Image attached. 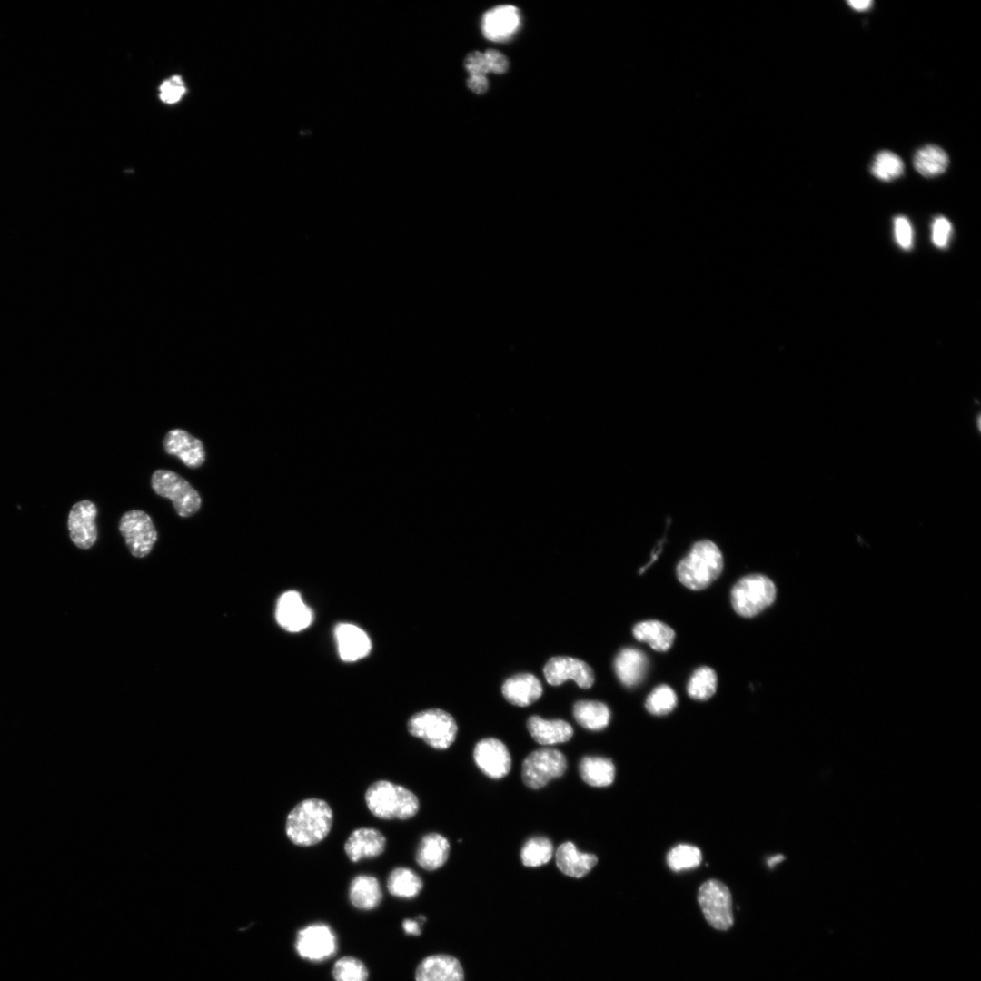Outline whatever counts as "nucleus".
I'll use <instances>...</instances> for the list:
<instances>
[{
  "instance_id": "nucleus-9",
  "label": "nucleus",
  "mask_w": 981,
  "mask_h": 981,
  "mask_svg": "<svg viewBox=\"0 0 981 981\" xmlns=\"http://www.w3.org/2000/svg\"><path fill=\"white\" fill-rule=\"evenodd\" d=\"M119 530L134 557L143 558L148 555L157 540V532L151 517L140 510L126 511L121 517Z\"/></svg>"
},
{
  "instance_id": "nucleus-15",
  "label": "nucleus",
  "mask_w": 981,
  "mask_h": 981,
  "mask_svg": "<svg viewBox=\"0 0 981 981\" xmlns=\"http://www.w3.org/2000/svg\"><path fill=\"white\" fill-rule=\"evenodd\" d=\"M163 443L166 453L179 458L189 468H198L205 460L202 441L184 430L169 431Z\"/></svg>"
},
{
  "instance_id": "nucleus-45",
  "label": "nucleus",
  "mask_w": 981,
  "mask_h": 981,
  "mask_svg": "<svg viewBox=\"0 0 981 981\" xmlns=\"http://www.w3.org/2000/svg\"><path fill=\"white\" fill-rule=\"evenodd\" d=\"M781 859H782V857H781V856H775V857H770V858H769V859L768 860V865L769 867H773V866H774V865H775L776 863H778V862H779V861H780Z\"/></svg>"
},
{
  "instance_id": "nucleus-22",
  "label": "nucleus",
  "mask_w": 981,
  "mask_h": 981,
  "mask_svg": "<svg viewBox=\"0 0 981 981\" xmlns=\"http://www.w3.org/2000/svg\"><path fill=\"white\" fill-rule=\"evenodd\" d=\"M594 854L583 853L577 849L574 843H562L556 851V865L565 875L580 878L586 876L597 864Z\"/></svg>"
},
{
  "instance_id": "nucleus-25",
  "label": "nucleus",
  "mask_w": 981,
  "mask_h": 981,
  "mask_svg": "<svg viewBox=\"0 0 981 981\" xmlns=\"http://www.w3.org/2000/svg\"><path fill=\"white\" fill-rule=\"evenodd\" d=\"M351 903L359 909L371 910L379 906L382 892L378 879L369 875L355 877L349 887Z\"/></svg>"
},
{
  "instance_id": "nucleus-30",
  "label": "nucleus",
  "mask_w": 981,
  "mask_h": 981,
  "mask_svg": "<svg viewBox=\"0 0 981 981\" xmlns=\"http://www.w3.org/2000/svg\"><path fill=\"white\" fill-rule=\"evenodd\" d=\"M419 875L408 867H396L389 875L387 888L391 895L401 898H413L422 889Z\"/></svg>"
},
{
  "instance_id": "nucleus-19",
  "label": "nucleus",
  "mask_w": 981,
  "mask_h": 981,
  "mask_svg": "<svg viewBox=\"0 0 981 981\" xmlns=\"http://www.w3.org/2000/svg\"><path fill=\"white\" fill-rule=\"evenodd\" d=\"M519 10L512 5H501L487 12L482 19L484 35L493 41L508 39L519 27Z\"/></svg>"
},
{
  "instance_id": "nucleus-43",
  "label": "nucleus",
  "mask_w": 981,
  "mask_h": 981,
  "mask_svg": "<svg viewBox=\"0 0 981 981\" xmlns=\"http://www.w3.org/2000/svg\"><path fill=\"white\" fill-rule=\"evenodd\" d=\"M403 930L408 935L419 936L421 934L420 922L405 919L402 923Z\"/></svg>"
},
{
  "instance_id": "nucleus-40",
  "label": "nucleus",
  "mask_w": 981,
  "mask_h": 981,
  "mask_svg": "<svg viewBox=\"0 0 981 981\" xmlns=\"http://www.w3.org/2000/svg\"><path fill=\"white\" fill-rule=\"evenodd\" d=\"M465 67L470 75H486L490 72L484 53H470L465 59Z\"/></svg>"
},
{
  "instance_id": "nucleus-37",
  "label": "nucleus",
  "mask_w": 981,
  "mask_h": 981,
  "mask_svg": "<svg viewBox=\"0 0 981 981\" xmlns=\"http://www.w3.org/2000/svg\"><path fill=\"white\" fill-rule=\"evenodd\" d=\"M895 239L899 247L909 250L913 245V229L907 218L899 215L894 219Z\"/></svg>"
},
{
  "instance_id": "nucleus-41",
  "label": "nucleus",
  "mask_w": 981,
  "mask_h": 981,
  "mask_svg": "<svg viewBox=\"0 0 981 981\" xmlns=\"http://www.w3.org/2000/svg\"><path fill=\"white\" fill-rule=\"evenodd\" d=\"M484 54L490 72L491 71L495 74H503L507 71L509 62L501 53L493 49H489L484 53Z\"/></svg>"
},
{
  "instance_id": "nucleus-35",
  "label": "nucleus",
  "mask_w": 981,
  "mask_h": 981,
  "mask_svg": "<svg viewBox=\"0 0 981 981\" xmlns=\"http://www.w3.org/2000/svg\"><path fill=\"white\" fill-rule=\"evenodd\" d=\"M677 706V695L669 685L656 687L647 697L646 709L652 715L663 716L671 712Z\"/></svg>"
},
{
  "instance_id": "nucleus-17",
  "label": "nucleus",
  "mask_w": 981,
  "mask_h": 981,
  "mask_svg": "<svg viewBox=\"0 0 981 981\" xmlns=\"http://www.w3.org/2000/svg\"><path fill=\"white\" fill-rule=\"evenodd\" d=\"M386 837L372 827H360L352 831L344 844V851L352 862L378 857L383 853Z\"/></svg>"
},
{
  "instance_id": "nucleus-10",
  "label": "nucleus",
  "mask_w": 981,
  "mask_h": 981,
  "mask_svg": "<svg viewBox=\"0 0 981 981\" xmlns=\"http://www.w3.org/2000/svg\"><path fill=\"white\" fill-rule=\"evenodd\" d=\"M295 948L301 957L312 962H321L331 958L335 954L337 939L328 925L312 924L298 932Z\"/></svg>"
},
{
  "instance_id": "nucleus-5",
  "label": "nucleus",
  "mask_w": 981,
  "mask_h": 981,
  "mask_svg": "<svg viewBox=\"0 0 981 981\" xmlns=\"http://www.w3.org/2000/svg\"><path fill=\"white\" fill-rule=\"evenodd\" d=\"M411 735L421 738L435 749H446L455 740L458 726L453 717L439 708H430L412 715L407 723Z\"/></svg>"
},
{
  "instance_id": "nucleus-29",
  "label": "nucleus",
  "mask_w": 981,
  "mask_h": 981,
  "mask_svg": "<svg viewBox=\"0 0 981 981\" xmlns=\"http://www.w3.org/2000/svg\"><path fill=\"white\" fill-rule=\"evenodd\" d=\"M915 169L923 176L933 177L943 173L949 164V158L944 149L937 145L927 144L918 149L913 158Z\"/></svg>"
},
{
  "instance_id": "nucleus-21",
  "label": "nucleus",
  "mask_w": 981,
  "mask_h": 981,
  "mask_svg": "<svg viewBox=\"0 0 981 981\" xmlns=\"http://www.w3.org/2000/svg\"><path fill=\"white\" fill-rule=\"evenodd\" d=\"M501 690L510 703L526 707L539 699L542 694V686L534 675L520 673L506 679Z\"/></svg>"
},
{
  "instance_id": "nucleus-28",
  "label": "nucleus",
  "mask_w": 981,
  "mask_h": 981,
  "mask_svg": "<svg viewBox=\"0 0 981 981\" xmlns=\"http://www.w3.org/2000/svg\"><path fill=\"white\" fill-rule=\"evenodd\" d=\"M573 716L584 728L599 731L609 725L610 710L607 705L600 701L580 700L573 706Z\"/></svg>"
},
{
  "instance_id": "nucleus-18",
  "label": "nucleus",
  "mask_w": 981,
  "mask_h": 981,
  "mask_svg": "<svg viewBox=\"0 0 981 981\" xmlns=\"http://www.w3.org/2000/svg\"><path fill=\"white\" fill-rule=\"evenodd\" d=\"M338 652L344 661H356L367 656L371 650L370 638L361 628L350 623H340L335 628Z\"/></svg>"
},
{
  "instance_id": "nucleus-2",
  "label": "nucleus",
  "mask_w": 981,
  "mask_h": 981,
  "mask_svg": "<svg viewBox=\"0 0 981 981\" xmlns=\"http://www.w3.org/2000/svg\"><path fill=\"white\" fill-rule=\"evenodd\" d=\"M723 567V555L719 548L709 540H702L695 542L678 563L676 573L685 587L701 590L718 578Z\"/></svg>"
},
{
  "instance_id": "nucleus-33",
  "label": "nucleus",
  "mask_w": 981,
  "mask_h": 981,
  "mask_svg": "<svg viewBox=\"0 0 981 981\" xmlns=\"http://www.w3.org/2000/svg\"><path fill=\"white\" fill-rule=\"evenodd\" d=\"M904 164L895 153L887 150L878 152L872 163L871 173L879 180L892 181L903 174Z\"/></svg>"
},
{
  "instance_id": "nucleus-14",
  "label": "nucleus",
  "mask_w": 981,
  "mask_h": 981,
  "mask_svg": "<svg viewBox=\"0 0 981 981\" xmlns=\"http://www.w3.org/2000/svg\"><path fill=\"white\" fill-rule=\"evenodd\" d=\"M278 624L290 632H298L310 626L312 613L299 592L289 590L281 595L276 606Z\"/></svg>"
},
{
  "instance_id": "nucleus-24",
  "label": "nucleus",
  "mask_w": 981,
  "mask_h": 981,
  "mask_svg": "<svg viewBox=\"0 0 981 981\" xmlns=\"http://www.w3.org/2000/svg\"><path fill=\"white\" fill-rule=\"evenodd\" d=\"M450 855L448 839L438 833H429L420 841L415 860L425 870L432 871L442 867Z\"/></svg>"
},
{
  "instance_id": "nucleus-4",
  "label": "nucleus",
  "mask_w": 981,
  "mask_h": 981,
  "mask_svg": "<svg viewBox=\"0 0 981 981\" xmlns=\"http://www.w3.org/2000/svg\"><path fill=\"white\" fill-rule=\"evenodd\" d=\"M776 595V586L769 578L761 574H750L735 583L730 600L737 614L752 618L770 606Z\"/></svg>"
},
{
  "instance_id": "nucleus-8",
  "label": "nucleus",
  "mask_w": 981,
  "mask_h": 981,
  "mask_svg": "<svg viewBox=\"0 0 981 981\" xmlns=\"http://www.w3.org/2000/svg\"><path fill=\"white\" fill-rule=\"evenodd\" d=\"M567 769V759L560 751L543 748L532 751L523 760L521 778L532 789L545 787L550 780L560 778Z\"/></svg>"
},
{
  "instance_id": "nucleus-23",
  "label": "nucleus",
  "mask_w": 981,
  "mask_h": 981,
  "mask_svg": "<svg viewBox=\"0 0 981 981\" xmlns=\"http://www.w3.org/2000/svg\"><path fill=\"white\" fill-rule=\"evenodd\" d=\"M527 728L532 738L540 745L550 746L569 741L573 736L572 727L562 719L548 720L531 716Z\"/></svg>"
},
{
  "instance_id": "nucleus-16",
  "label": "nucleus",
  "mask_w": 981,
  "mask_h": 981,
  "mask_svg": "<svg viewBox=\"0 0 981 981\" xmlns=\"http://www.w3.org/2000/svg\"><path fill=\"white\" fill-rule=\"evenodd\" d=\"M416 981H464L462 966L450 955L437 954L425 957L415 971Z\"/></svg>"
},
{
  "instance_id": "nucleus-20",
  "label": "nucleus",
  "mask_w": 981,
  "mask_h": 981,
  "mask_svg": "<svg viewBox=\"0 0 981 981\" xmlns=\"http://www.w3.org/2000/svg\"><path fill=\"white\" fill-rule=\"evenodd\" d=\"M649 669L646 654L636 648H624L614 659V669L619 681L628 688L639 685Z\"/></svg>"
},
{
  "instance_id": "nucleus-39",
  "label": "nucleus",
  "mask_w": 981,
  "mask_h": 981,
  "mask_svg": "<svg viewBox=\"0 0 981 981\" xmlns=\"http://www.w3.org/2000/svg\"><path fill=\"white\" fill-rule=\"evenodd\" d=\"M185 92V87L180 76H173L164 81L160 87V97L165 103L179 101Z\"/></svg>"
},
{
  "instance_id": "nucleus-12",
  "label": "nucleus",
  "mask_w": 981,
  "mask_h": 981,
  "mask_svg": "<svg viewBox=\"0 0 981 981\" xmlns=\"http://www.w3.org/2000/svg\"><path fill=\"white\" fill-rule=\"evenodd\" d=\"M473 758L478 768L489 778L500 779L511 768L510 754L505 744L493 738L480 740L474 748Z\"/></svg>"
},
{
  "instance_id": "nucleus-31",
  "label": "nucleus",
  "mask_w": 981,
  "mask_h": 981,
  "mask_svg": "<svg viewBox=\"0 0 981 981\" xmlns=\"http://www.w3.org/2000/svg\"><path fill=\"white\" fill-rule=\"evenodd\" d=\"M718 678L713 669L702 666L694 670L687 684L689 696L696 700H707L717 689Z\"/></svg>"
},
{
  "instance_id": "nucleus-44",
  "label": "nucleus",
  "mask_w": 981,
  "mask_h": 981,
  "mask_svg": "<svg viewBox=\"0 0 981 981\" xmlns=\"http://www.w3.org/2000/svg\"><path fill=\"white\" fill-rule=\"evenodd\" d=\"M847 4L855 10L864 11L868 9L873 2L871 0H848Z\"/></svg>"
},
{
  "instance_id": "nucleus-38",
  "label": "nucleus",
  "mask_w": 981,
  "mask_h": 981,
  "mask_svg": "<svg viewBox=\"0 0 981 981\" xmlns=\"http://www.w3.org/2000/svg\"><path fill=\"white\" fill-rule=\"evenodd\" d=\"M952 235L951 223L943 216L936 217L932 223V242L938 248H946Z\"/></svg>"
},
{
  "instance_id": "nucleus-36",
  "label": "nucleus",
  "mask_w": 981,
  "mask_h": 981,
  "mask_svg": "<svg viewBox=\"0 0 981 981\" xmlns=\"http://www.w3.org/2000/svg\"><path fill=\"white\" fill-rule=\"evenodd\" d=\"M332 976L335 981H367L368 970L361 960L344 956L335 962Z\"/></svg>"
},
{
  "instance_id": "nucleus-6",
  "label": "nucleus",
  "mask_w": 981,
  "mask_h": 981,
  "mask_svg": "<svg viewBox=\"0 0 981 981\" xmlns=\"http://www.w3.org/2000/svg\"><path fill=\"white\" fill-rule=\"evenodd\" d=\"M151 484L156 494L173 501L179 516L190 517L199 510L202 503L199 493L176 472L157 470L152 475Z\"/></svg>"
},
{
  "instance_id": "nucleus-42",
  "label": "nucleus",
  "mask_w": 981,
  "mask_h": 981,
  "mask_svg": "<svg viewBox=\"0 0 981 981\" xmlns=\"http://www.w3.org/2000/svg\"><path fill=\"white\" fill-rule=\"evenodd\" d=\"M468 87L476 94H483L487 91L489 83L485 75H470L467 81Z\"/></svg>"
},
{
  "instance_id": "nucleus-13",
  "label": "nucleus",
  "mask_w": 981,
  "mask_h": 981,
  "mask_svg": "<svg viewBox=\"0 0 981 981\" xmlns=\"http://www.w3.org/2000/svg\"><path fill=\"white\" fill-rule=\"evenodd\" d=\"M96 506L90 500L75 503L68 516V529L72 541L80 549H89L97 538L95 518Z\"/></svg>"
},
{
  "instance_id": "nucleus-11",
  "label": "nucleus",
  "mask_w": 981,
  "mask_h": 981,
  "mask_svg": "<svg viewBox=\"0 0 981 981\" xmlns=\"http://www.w3.org/2000/svg\"><path fill=\"white\" fill-rule=\"evenodd\" d=\"M543 672L546 680L552 686H559L568 679H573L582 689H589L594 683V672L585 661L567 657L557 656L550 659Z\"/></svg>"
},
{
  "instance_id": "nucleus-26",
  "label": "nucleus",
  "mask_w": 981,
  "mask_h": 981,
  "mask_svg": "<svg viewBox=\"0 0 981 981\" xmlns=\"http://www.w3.org/2000/svg\"><path fill=\"white\" fill-rule=\"evenodd\" d=\"M632 631L637 640L648 643L656 651H667L675 639L674 630L659 620L637 623Z\"/></svg>"
},
{
  "instance_id": "nucleus-7",
  "label": "nucleus",
  "mask_w": 981,
  "mask_h": 981,
  "mask_svg": "<svg viewBox=\"0 0 981 981\" xmlns=\"http://www.w3.org/2000/svg\"><path fill=\"white\" fill-rule=\"evenodd\" d=\"M698 902L707 922L726 931L734 923L732 897L728 887L717 879L704 882L699 888Z\"/></svg>"
},
{
  "instance_id": "nucleus-27",
  "label": "nucleus",
  "mask_w": 981,
  "mask_h": 981,
  "mask_svg": "<svg viewBox=\"0 0 981 981\" xmlns=\"http://www.w3.org/2000/svg\"><path fill=\"white\" fill-rule=\"evenodd\" d=\"M579 772L585 783L597 788L608 787L615 778L613 762L603 757H584L579 764Z\"/></svg>"
},
{
  "instance_id": "nucleus-1",
  "label": "nucleus",
  "mask_w": 981,
  "mask_h": 981,
  "mask_svg": "<svg viewBox=\"0 0 981 981\" xmlns=\"http://www.w3.org/2000/svg\"><path fill=\"white\" fill-rule=\"evenodd\" d=\"M333 813L329 804L320 798H306L288 814L285 832L296 846L311 847L322 841L330 833Z\"/></svg>"
},
{
  "instance_id": "nucleus-34",
  "label": "nucleus",
  "mask_w": 981,
  "mask_h": 981,
  "mask_svg": "<svg viewBox=\"0 0 981 981\" xmlns=\"http://www.w3.org/2000/svg\"><path fill=\"white\" fill-rule=\"evenodd\" d=\"M701 860L700 850L688 844L674 847L667 856V864L675 872L695 868L699 866Z\"/></svg>"
},
{
  "instance_id": "nucleus-3",
  "label": "nucleus",
  "mask_w": 981,
  "mask_h": 981,
  "mask_svg": "<svg viewBox=\"0 0 981 981\" xmlns=\"http://www.w3.org/2000/svg\"><path fill=\"white\" fill-rule=\"evenodd\" d=\"M365 802L373 816L386 820L411 818L420 808L412 791L388 780L371 784L365 792Z\"/></svg>"
},
{
  "instance_id": "nucleus-32",
  "label": "nucleus",
  "mask_w": 981,
  "mask_h": 981,
  "mask_svg": "<svg viewBox=\"0 0 981 981\" xmlns=\"http://www.w3.org/2000/svg\"><path fill=\"white\" fill-rule=\"evenodd\" d=\"M553 845L545 837H534L523 845L520 859L524 866L537 867L547 864L552 857Z\"/></svg>"
}]
</instances>
